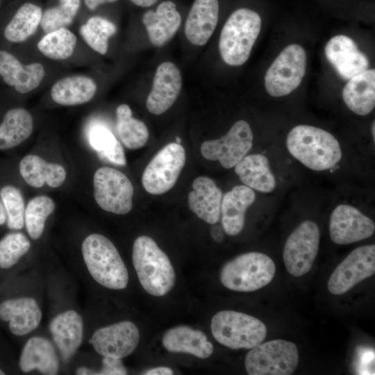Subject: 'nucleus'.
<instances>
[{"label": "nucleus", "mask_w": 375, "mask_h": 375, "mask_svg": "<svg viewBox=\"0 0 375 375\" xmlns=\"http://www.w3.org/2000/svg\"><path fill=\"white\" fill-rule=\"evenodd\" d=\"M95 81L86 76L76 75L62 78L51 87V99L65 106L81 105L90 101L96 94Z\"/></svg>", "instance_id": "30"}, {"label": "nucleus", "mask_w": 375, "mask_h": 375, "mask_svg": "<svg viewBox=\"0 0 375 375\" xmlns=\"http://www.w3.org/2000/svg\"><path fill=\"white\" fill-rule=\"evenodd\" d=\"M76 36L68 28H60L47 33L38 43L42 54L52 60H65L73 54Z\"/></svg>", "instance_id": "34"}, {"label": "nucleus", "mask_w": 375, "mask_h": 375, "mask_svg": "<svg viewBox=\"0 0 375 375\" xmlns=\"http://www.w3.org/2000/svg\"><path fill=\"white\" fill-rule=\"evenodd\" d=\"M222 197V190L212 178L199 176L192 183L188 206L200 219L210 224H217L220 219Z\"/></svg>", "instance_id": "22"}, {"label": "nucleus", "mask_w": 375, "mask_h": 375, "mask_svg": "<svg viewBox=\"0 0 375 375\" xmlns=\"http://www.w3.org/2000/svg\"><path fill=\"white\" fill-rule=\"evenodd\" d=\"M0 199L7 215V226L20 230L24 226L25 205L21 191L15 186L6 185L0 189Z\"/></svg>", "instance_id": "39"}, {"label": "nucleus", "mask_w": 375, "mask_h": 375, "mask_svg": "<svg viewBox=\"0 0 375 375\" xmlns=\"http://www.w3.org/2000/svg\"><path fill=\"white\" fill-rule=\"evenodd\" d=\"M118 0H84V3L89 10H94L101 5L115 3Z\"/></svg>", "instance_id": "45"}, {"label": "nucleus", "mask_w": 375, "mask_h": 375, "mask_svg": "<svg viewBox=\"0 0 375 375\" xmlns=\"http://www.w3.org/2000/svg\"><path fill=\"white\" fill-rule=\"evenodd\" d=\"M176 143H178V144H179V143L181 142V140L180 138L176 137Z\"/></svg>", "instance_id": "50"}, {"label": "nucleus", "mask_w": 375, "mask_h": 375, "mask_svg": "<svg viewBox=\"0 0 375 375\" xmlns=\"http://www.w3.org/2000/svg\"><path fill=\"white\" fill-rule=\"evenodd\" d=\"M182 87L181 74L172 62H164L156 69L151 90L147 99V110L160 115L177 99Z\"/></svg>", "instance_id": "17"}, {"label": "nucleus", "mask_w": 375, "mask_h": 375, "mask_svg": "<svg viewBox=\"0 0 375 375\" xmlns=\"http://www.w3.org/2000/svg\"><path fill=\"white\" fill-rule=\"evenodd\" d=\"M288 151L303 165L315 171L329 169L340 162L342 151L329 132L310 125H298L288 134Z\"/></svg>", "instance_id": "1"}, {"label": "nucleus", "mask_w": 375, "mask_h": 375, "mask_svg": "<svg viewBox=\"0 0 375 375\" xmlns=\"http://www.w3.org/2000/svg\"><path fill=\"white\" fill-rule=\"evenodd\" d=\"M81 250L86 267L98 283L112 290H122L127 286L128 270L109 239L101 234H90L83 240Z\"/></svg>", "instance_id": "3"}, {"label": "nucleus", "mask_w": 375, "mask_h": 375, "mask_svg": "<svg viewBox=\"0 0 375 375\" xmlns=\"http://www.w3.org/2000/svg\"><path fill=\"white\" fill-rule=\"evenodd\" d=\"M45 76L40 62L24 65L12 53L0 50V76L3 82L21 94L37 88Z\"/></svg>", "instance_id": "18"}, {"label": "nucleus", "mask_w": 375, "mask_h": 375, "mask_svg": "<svg viewBox=\"0 0 375 375\" xmlns=\"http://www.w3.org/2000/svg\"><path fill=\"white\" fill-rule=\"evenodd\" d=\"M5 373L0 369V375H3Z\"/></svg>", "instance_id": "51"}, {"label": "nucleus", "mask_w": 375, "mask_h": 375, "mask_svg": "<svg viewBox=\"0 0 375 375\" xmlns=\"http://www.w3.org/2000/svg\"><path fill=\"white\" fill-rule=\"evenodd\" d=\"M184 148L172 142L160 150L147 165L142 176L144 190L151 194L167 192L176 183L185 163Z\"/></svg>", "instance_id": "10"}, {"label": "nucleus", "mask_w": 375, "mask_h": 375, "mask_svg": "<svg viewBox=\"0 0 375 375\" xmlns=\"http://www.w3.org/2000/svg\"><path fill=\"white\" fill-rule=\"evenodd\" d=\"M94 197L103 210L117 215H125L133 208V186L121 171L110 167H101L93 176Z\"/></svg>", "instance_id": "9"}, {"label": "nucleus", "mask_w": 375, "mask_h": 375, "mask_svg": "<svg viewBox=\"0 0 375 375\" xmlns=\"http://www.w3.org/2000/svg\"><path fill=\"white\" fill-rule=\"evenodd\" d=\"M31 242L22 233H10L0 240V267L9 269L30 249Z\"/></svg>", "instance_id": "40"}, {"label": "nucleus", "mask_w": 375, "mask_h": 375, "mask_svg": "<svg viewBox=\"0 0 375 375\" xmlns=\"http://www.w3.org/2000/svg\"><path fill=\"white\" fill-rule=\"evenodd\" d=\"M33 130V119L25 108H13L6 111L0 123V150L17 147L26 140Z\"/></svg>", "instance_id": "31"}, {"label": "nucleus", "mask_w": 375, "mask_h": 375, "mask_svg": "<svg viewBox=\"0 0 375 375\" xmlns=\"http://www.w3.org/2000/svg\"><path fill=\"white\" fill-rule=\"evenodd\" d=\"M320 241L318 226L311 220L301 223L288 238L283 253L287 271L300 277L312 268Z\"/></svg>", "instance_id": "11"}, {"label": "nucleus", "mask_w": 375, "mask_h": 375, "mask_svg": "<svg viewBox=\"0 0 375 375\" xmlns=\"http://www.w3.org/2000/svg\"><path fill=\"white\" fill-rule=\"evenodd\" d=\"M276 273L272 259L260 252L241 254L222 267L219 278L226 288L238 292H253L268 285Z\"/></svg>", "instance_id": "5"}, {"label": "nucleus", "mask_w": 375, "mask_h": 375, "mask_svg": "<svg viewBox=\"0 0 375 375\" xmlns=\"http://www.w3.org/2000/svg\"><path fill=\"white\" fill-rule=\"evenodd\" d=\"M210 329L219 343L231 349H251L264 341L267 331L260 319L234 310L217 312Z\"/></svg>", "instance_id": "6"}, {"label": "nucleus", "mask_w": 375, "mask_h": 375, "mask_svg": "<svg viewBox=\"0 0 375 375\" xmlns=\"http://www.w3.org/2000/svg\"><path fill=\"white\" fill-rule=\"evenodd\" d=\"M7 221V215L3 204L0 199V226Z\"/></svg>", "instance_id": "48"}, {"label": "nucleus", "mask_w": 375, "mask_h": 375, "mask_svg": "<svg viewBox=\"0 0 375 375\" xmlns=\"http://www.w3.org/2000/svg\"><path fill=\"white\" fill-rule=\"evenodd\" d=\"M58 359L51 342L40 336L31 338L24 344L19 358V365L24 372L33 369L46 375L56 374Z\"/></svg>", "instance_id": "27"}, {"label": "nucleus", "mask_w": 375, "mask_h": 375, "mask_svg": "<svg viewBox=\"0 0 375 375\" xmlns=\"http://www.w3.org/2000/svg\"><path fill=\"white\" fill-rule=\"evenodd\" d=\"M19 173L24 181L33 188H39L45 183L58 188L65 182L67 173L60 164L49 162L39 156L28 154L22 158Z\"/></svg>", "instance_id": "26"}, {"label": "nucleus", "mask_w": 375, "mask_h": 375, "mask_svg": "<svg viewBox=\"0 0 375 375\" xmlns=\"http://www.w3.org/2000/svg\"><path fill=\"white\" fill-rule=\"evenodd\" d=\"M127 374V370L124 366L121 359L111 357H103L102 359V367L97 374L100 375H124Z\"/></svg>", "instance_id": "42"}, {"label": "nucleus", "mask_w": 375, "mask_h": 375, "mask_svg": "<svg viewBox=\"0 0 375 375\" xmlns=\"http://www.w3.org/2000/svg\"><path fill=\"white\" fill-rule=\"evenodd\" d=\"M140 340L136 325L123 321L97 329L89 342L103 357L122 359L133 352Z\"/></svg>", "instance_id": "14"}, {"label": "nucleus", "mask_w": 375, "mask_h": 375, "mask_svg": "<svg viewBox=\"0 0 375 375\" xmlns=\"http://www.w3.org/2000/svg\"><path fill=\"white\" fill-rule=\"evenodd\" d=\"M306 68V53L304 49L297 44L287 46L265 74L267 92L275 97L290 94L301 84Z\"/></svg>", "instance_id": "8"}, {"label": "nucleus", "mask_w": 375, "mask_h": 375, "mask_svg": "<svg viewBox=\"0 0 375 375\" xmlns=\"http://www.w3.org/2000/svg\"><path fill=\"white\" fill-rule=\"evenodd\" d=\"M53 340L63 361H68L81 346L83 323L81 315L69 310L56 316L49 324Z\"/></svg>", "instance_id": "23"}, {"label": "nucleus", "mask_w": 375, "mask_h": 375, "mask_svg": "<svg viewBox=\"0 0 375 375\" xmlns=\"http://www.w3.org/2000/svg\"><path fill=\"white\" fill-rule=\"evenodd\" d=\"M235 172L244 185L263 193L276 188V179L267 158L260 153L245 156L235 166Z\"/></svg>", "instance_id": "29"}, {"label": "nucleus", "mask_w": 375, "mask_h": 375, "mask_svg": "<svg viewBox=\"0 0 375 375\" xmlns=\"http://www.w3.org/2000/svg\"><path fill=\"white\" fill-rule=\"evenodd\" d=\"M224 231L222 226L214 224L210 229V235L215 241L222 242L224 240Z\"/></svg>", "instance_id": "43"}, {"label": "nucleus", "mask_w": 375, "mask_h": 375, "mask_svg": "<svg viewBox=\"0 0 375 375\" xmlns=\"http://www.w3.org/2000/svg\"><path fill=\"white\" fill-rule=\"evenodd\" d=\"M353 367L357 374H374V350L359 346L355 351Z\"/></svg>", "instance_id": "41"}, {"label": "nucleus", "mask_w": 375, "mask_h": 375, "mask_svg": "<svg viewBox=\"0 0 375 375\" xmlns=\"http://www.w3.org/2000/svg\"><path fill=\"white\" fill-rule=\"evenodd\" d=\"M133 4L142 8L153 6L158 0H130Z\"/></svg>", "instance_id": "46"}, {"label": "nucleus", "mask_w": 375, "mask_h": 375, "mask_svg": "<svg viewBox=\"0 0 375 375\" xmlns=\"http://www.w3.org/2000/svg\"><path fill=\"white\" fill-rule=\"evenodd\" d=\"M0 319L9 322L8 328L13 335L22 336L38 326L42 311L33 298L10 299L0 304Z\"/></svg>", "instance_id": "21"}, {"label": "nucleus", "mask_w": 375, "mask_h": 375, "mask_svg": "<svg viewBox=\"0 0 375 375\" xmlns=\"http://www.w3.org/2000/svg\"><path fill=\"white\" fill-rule=\"evenodd\" d=\"M53 200L47 195H39L31 199L25 208L24 224L33 240L39 239L44 230L46 220L54 211Z\"/></svg>", "instance_id": "35"}, {"label": "nucleus", "mask_w": 375, "mask_h": 375, "mask_svg": "<svg viewBox=\"0 0 375 375\" xmlns=\"http://www.w3.org/2000/svg\"><path fill=\"white\" fill-rule=\"evenodd\" d=\"M81 6V0H59L57 6L42 12L40 25L48 33L60 28H66L74 21Z\"/></svg>", "instance_id": "38"}, {"label": "nucleus", "mask_w": 375, "mask_h": 375, "mask_svg": "<svg viewBox=\"0 0 375 375\" xmlns=\"http://www.w3.org/2000/svg\"><path fill=\"white\" fill-rule=\"evenodd\" d=\"M253 135L244 120L236 122L223 137L202 143L201 152L208 160H219L226 169L235 167L252 147Z\"/></svg>", "instance_id": "12"}, {"label": "nucleus", "mask_w": 375, "mask_h": 375, "mask_svg": "<svg viewBox=\"0 0 375 375\" xmlns=\"http://www.w3.org/2000/svg\"><path fill=\"white\" fill-rule=\"evenodd\" d=\"M42 16L40 6L31 2L23 3L6 26L4 38L12 43L26 41L35 33Z\"/></svg>", "instance_id": "32"}, {"label": "nucleus", "mask_w": 375, "mask_h": 375, "mask_svg": "<svg viewBox=\"0 0 375 375\" xmlns=\"http://www.w3.org/2000/svg\"><path fill=\"white\" fill-rule=\"evenodd\" d=\"M219 13V0H194L185 24L189 42L196 46L206 44L215 30Z\"/></svg>", "instance_id": "20"}, {"label": "nucleus", "mask_w": 375, "mask_h": 375, "mask_svg": "<svg viewBox=\"0 0 375 375\" xmlns=\"http://www.w3.org/2000/svg\"><path fill=\"white\" fill-rule=\"evenodd\" d=\"M324 52L327 60L344 79L349 80L368 69L367 57L347 35H338L331 38L325 46Z\"/></svg>", "instance_id": "16"}, {"label": "nucleus", "mask_w": 375, "mask_h": 375, "mask_svg": "<svg viewBox=\"0 0 375 375\" xmlns=\"http://www.w3.org/2000/svg\"><path fill=\"white\" fill-rule=\"evenodd\" d=\"M145 375H170L173 374V371L167 367H158L147 370L143 373Z\"/></svg>", "instance_id": "44"}, {"label": "nucleus", "mask_w": 375, "mask_h": 375, "mask_svg": "<svg viewBox=\"0 0 375 375\" xmlns=\"http://www.w3.org/2000/svg\"><path fill=\"white\" fill-rule=\"evenodd\" d=\"M116 32L117 27L114 23L99 16L89 18L79 30L88 46L101 55L107 53L108 39Z\"/></svg>", "instance_id": "36"}, {"label": "nucleus", "mask_w": 375, "mask_h": 375, "mask_svg": "<svg viewBox=\"0 0 375 375\" xmlns=\"http://www.w3.org/2000/svg\"><path fill=\"white\" fill-rule=\"evenodd\" d=\"M76 374L78 375L97 374V372L85 367H81L76 370Z\"/></svg>", "instance_id": "47"}, {"label": "nucleus", "mask_w": 375, "mask_h": 375, "mask_svg": "<svg viewBox=\"0 0 375 375\" xmlns=\"http://www.w3.org/2000/svg\"><path fill=\"white\" fill-rule=\"evenodd\" d=\"M142 22L151 43L162 47L177 32L181 24V16L175 3L167 0L160 3L155 10H147Z\"/></svg>", "instance_id": "19"}, {"label": "nucleus", "mask_w": 375, "mask_h": 375, "mask_svg": "<svg viewBox=\"0 0 375 375\" xmlns=\"http://www.w3.org/2000/svg\"><path fill=\"white\" fill-rule=\"evenodd\" d=\"M261 18L255 11L245 8L233 12L220 33L219 50L223 61L233 67L248 60L261 29Z\"/></svg>", "instance_id": "4"}, {"label": "nucleus", "mask_w": 375, "mask_h": 375, "mask_svg": "<svg viewBox=\"0 0 375 375\" xmlns=\"http://www.w3.org/2000/svg\"><path fill=\"white\" fill-rule=\"evenodd\" d=\"M256 200L253 189L240 185L233 187L222 197V226L228 235H236L243 229L247 210Z\"/></svg>", "instance_id": "24"}, {"label": "nucleus", "mask_w": 375, "mask_h": 375, "mask_svg": "<svg viewBox=\"0 0 375 375\" xmlns=\"http://www.w3.org/2000/svg\"><path fill=\"white\" fill-rule=\"evenodd\" d=\"M374 231V222L352 206L340 204L331 215L330 237L338 244H349L367 239Z\"/></svg>", "instance_id": "15"}, {"label": "nucleus", "mask_w": 375, "mask_h": 375, "mask_svg": "<svg viewBox=\"0 0 375 375\" xmlns=\"http://www.w3.org/2000/svg\"><path fill=\"white\" fill-rule=\"evenodd\" d=\"M132 259L139 281L149 294L164 296L174 285V267L167 254L151 238L141 235L135 239Z\"/></svg>", "instance_id": "2"}, {"label": "nucleus", "mask_w": 375, "mask_h": 375, "mask_svg": "<svg viewBox=\"0 0 375 375\" xmlns=\"http://www.w3.org/2000/svg\"><path fill=\"white\" fill-rule=\"evenodd\" d=\"M299 363L296 344L284 340L260 343L247 353L244 365L249 375H290Z\"/></svg>", "instance_id": "7"}, {"label": "nucleus", "mask_w": 375, "mask_h": 375, "mask_svg": "<svg viewBox=\"0 0 375 375\" xmlns=\"http://www.w3.org/2000/svg\"><path fill=\"white\" fill-rule=\"evenodd\" d=\"M374 273L375 245L361 246L338 265L328 281L327 288L334 295L343 294Z\"/></svg>", "instance_id": "13"}, {"label": "nucleus", "mask_w": 375, "mask_h": 375, "mask_svg": "<svg viewBox=\"0 0 375 375\" xmlns=\"http://www.w3.org/2000/svg\"><path fill=\"white\" fill-rule=\"evenodd\" d=\"M162 342L168 351L187 353L201 359L210 357L214 351L212 344L203 332L188 326L169 329Z\"/></svg>", "instance_id": "25"}, {"label": "nucleus", "mask_w": 375, "mask_h": 375, "mask_svg": "<svg viewBox=\"0 0 375 375\" xmlns=\"http://www.w3.org/2000/svg\"><path fill=\"white\" fill-rule=\"evenodd\" d=\"M89 141L92 149L102 158L116 165H126V160L121 143L106 127L101 125L93 127L90 132Z\"/></svg>", "instance_id": "37"}, {"label": "nucleus", "mask_w": 375, "mask_h": 375, "mask_svg": "<svg viewBox=\"0 0 375 375\" xmlns=\"http://www.w3.org/2000/svg\"><path fill=\"white\" fill-rule=\"evenodd\" d=\"M374 129H375V122L374 121L372 124V135L374 141L375 140V131H374Z\"/></svg>", "instance_id": "49"}, {"label": "nucleus", "mask_w": 375, "mask_h": 375, "mask_svg": "<svg viewBox=\"0 0 375 375\" xmlns=\"http://www.w3.org/2000/svg\"><path fill=\"white\" fill-rule=\"evenodd\" d=\"M342 98L355 114L370 113L375 106V70L367 69L349 79L343 88Z\"/></svg>", "instance_id": "28"}, {"label": "nucleus", "mask_w": 375, "mask_h": 375, "mask_svg": "<svg viewBox=\"0 0 375 375\" xmlns=\"http://www.w3.org/2000/svg\"><path fill=\"white\" fill-rule=\"evenodd\" d=\"M0 1H1V0H0Z\"/></svg>", "instance_id": "52"}, {"label": "nucleus", "mask_w": 375, "mask_h": 375, "mask_svg": "<svg viewBox=\"0 0 375 375\" xmlns=\"http://www.w3.org/2000/svg\"><path fill=\"white\" fill-rule=\"evenodd\" d=\"M117 132L122 143L129 149H138L145 145L149 131L145 124L133 117L127 104L119 105L116 110Z\"/></svg>", "instance_id": "33"}]
</instances>
